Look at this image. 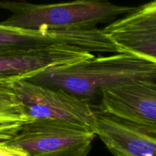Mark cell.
<instances>
[{"label":"cell","mask_w":156,"mask_h":156,"mask_svg":"<svg viewBox=\"0 0 156 156\" xmlns=\"http://www.w3.org/2000/svg\"><path fill=\"white\" fill-rule=\"evenodd\" d=\"M156 76V63L127 53L95 56L41 72L28 80L64 90L91 101L105 88Z\"/></svg>","instance_id":"1"},{"label":"cell","mask_w":156,"mask_h":156,"mask_svg":"<svg viewBox=\"0 0 156 156\" xmlns=\"http://www.w3.org/2000/svg\"><path fill=\"white\" fill-rule=\"evenodd\" d=\"M135 8L99 0H76L56 4L0 1V9L12 12L2 24L32 30L96 28L98 24H110L132 12Z\"/></svg>","instance_id":"2"},{"label":"cell","mask_w":156,"mask_h":156,"mask_svg":"<svg viewBox=\"0 0 156 156\" xmlns=\"http://www.w3.org/2000/svg\"><path fill=\"white\" fill-rule=\"evenodd\" d=\"M96 134L82 125L59 120H34L5 143L29 156H87Z\"/></svg>","instance_id":"3"},{"label":"cell","mask_w":156,"mask_h":156,"mask_svg":"<svg viewBox=\"0 0 156 156\" xmlns=\"http://www.w3.org/2000/svg\"><path fill=\"white\" fill-rule=\"evenodd\" d=\"M9 82L30 121L44 119L65 120L94 130L96 111L90 101L28 79H14Z\"/></svg>","instance_id":"4"},{"label":"cell","mask_w":156,"mask_h":156,"mask_svg":"<svg viewBox=\"0 0 156 156\" xmlns=\"http://www.w3.org/2000/svg\"><path fill=\"white\" fill-rule=\"evenodd\" d=\"M99 111L138 126L156 141V76L105 88Z\"/></svg>","instance_id":"5"},{"label":"cell","mask_w":156,"mask_h":156,"mask_svg":"<svg viewBox=\"0 0 156 156\" xmlns=\"http://www.w3.org/2000/svg\"><path fill=\"white\" fill-rule=\"evenodd\" d=\"M103 30L120 53L156 63V0L136 7Z\"/></svg>","instance_id":"6"},{"label":"cell","mask_w":156,"mask_h":156,"mask_svg":"<svg viewBox=\"0 0 156 156\" xmlns=\"http://www.w3.org/2000/svg\"><path fill=\"white\" fill-rule=\"evenodd\" d=\"M94 56L86 50L68 45L0 55V81L29 79L50 69L71 65Z\"/></svg>","instance_id":"7"},{"label":"cell","mask_w":156,"mask_h":156,"mask_svg":"<svg viewBox=\"0 0 156 156\" xmlns=\"http://www.w3.org/2000/svg\"><path fill=\"white\" fill-rule=\"evenodd\" d=\"M94 131L114 156H156V141L129 122L98 111Z\"/></svg>","instance_id":"8"},{"label":"cell","mask_w":156,"mask_h":156,"mask_svg":"<svg viewBox=\"0 0 156 156\" xmlns=\"http://www.w3.org/2000/svg\"><path fill=\"white\" fill-rule=\"evenodd\" d=\"M73 37L69 30H32L0 23V55L23 53L55 45H69Z\"/></svg>","instance_id":"9"},{"label":"cell","mask_w":156,"mask_h":156,"mask_svg":"<svg viewBox=\"0 0 156 156\" xmlns=\"http://www.w3.org/2000/svg\"><path fill=\"white\" fill-rule=\"evenodd\" d=\"M26 123L27 122L20 119L0 115V143L12 140Z\"/></svg>","instance_id":"10"},{"label":"cell","mask_w":156,"mask_h":156,"mask_svg":"<svg viewBox=\"0 0 156 156\" xmlns=\"http://www.w3.org/2000/svg\"><path fill=\"white\" fill-rule=\"evenodd\" d=\"M0 156H29L28 154L19 148L6 143H0Z\"/></svg>","instance_id":"11"}]
</instances>
